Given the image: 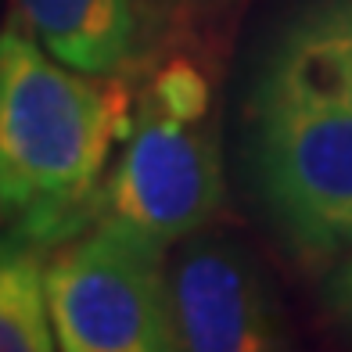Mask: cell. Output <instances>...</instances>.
I'll list each match as a JSON object with an SVG mask.
<instances>
[{
  "label": "cell",
  "mask_w": 352,
  "mask_h": 352,
  "mask_svg": "<svg viewBox=\"0 0 352 352\" xmlns=\"http://www.w3.org/2000/svg\"><path fill=\"white\" fill-rule=\"evenodd\" d=\"M320 324L334 338L342 352H352V248L334 263L327 274H320Z\"/></svg>",
  "instance_id": "obj_10"
},
{
  "label": "cell",
  "mask_w": 352,
  "mask_h": 352,
  "mask_svg": "<svg viewBox=\"0 0 352 352\" xmlns=\"http://www.w3.org/2000/svg\"><path fill=\"white\" fill-rule=\"evenodd\" d=\"M137 76L61 65L22 29L0 36L4 241L51 252L98 219V198L133 126Z\"/></svg>",
  "instance_id": "obj_1"
},
{
  "label": "cell",
  "mask_w": 352,
  "mask_h": 352,
  "mask_svg": "<svg viewBox=\"0 0 352 352\" xmlns=\"http://www.w3.org/2000/svg\"><path fill=\"white\" fill-rule=\"evenodd\" d=\"M61 352H184L169 248L108 219L47 252Z\"/></svg>",
  "instance_id": "obj_4"
},
{
  "label": "cell",
  "mask_w": 352,
  "mask_h": 352,
  "mask_svg": "<svg viewBox=\"0 0 352 352\" xmlns=\"http://www.w3.org/2000/svg\"><path fill=\"white\" fill-rule=\"evenodd\" d=\"M248 0H201V29H209L212 36H223V33H230L234 22H237V14L245 11Z\"/></svg>",
  "instance_id": "obj_11"
},
{
  "label": "cell",
  "mask_w": 352,
  "mask_h": 352,
  "mask_svg": "<svg viewBox=\"0 0 352 352\" xmlns=\"http://www.w3.org/2000/svg\"><path fill=\"white\" fill-rule=\"evenodd\" d=\"M227 209L212 79L187 51L137 72L133 126L98 198V219L176 248Z\"/></svg>",
  "instance_id": "obj_3"
},
{
  "label": "cell",
  "mask_w": 352,
  "mask_h": 352,
  "mask_svg": "<svg viewBox=\"0 0 352 352\" xmlns=\"http://www.w3.org/2000/svg\"><path fill=\"white\" fill-rule=\"evenodd\" d=\"M245 162L270 234L306 274L352 248V90L292 29L241 108Z\"/></svg>",
  "instance_id": "obj_2"
},
{
  "label": "cell",
  "mask_w": 352,
  "mask_h": 352,
  "mask_svg": "<svg viewBox=\"0 0 352 352\" xmlns=\"http://www.w3.org/2000/svg\"><path fill=\"white\" fill-rule=\"evenodd\" d=\"M352 90V0H309L287 25Z\"/></svg>",
  "instance_id": "obj_8"
},
{
  "label": "cell",
  "mask_w": 352,
  "mask_h": 352,
  "mask_svg": "<svg viewBox=\"0 0 352 352\" xmlns=\"http://www.w3.org/2000/svg\"><path fill=\"white\" fill-rule=\"evenodd\" d=\"M8 25L69 69L137 76L148 65L133 0H8Z\"/></svg>",
  "instance_id": "obj_6"
},
{
  "label": "cell",
  "mask_w": 352,
  "mask_h": 352,
  "mask_svg": "<svg viewBox=\"0 0 352 352\" xmlns=\"http://www.w3.org/2000/svg\"><path fill=\"white\" fill-rule=\"evenodd\" d=\"M173 295L184 352H295L274 280L234 234L176 245Z\"/></svg>",
  "instance_id": "obj_5"
},
{
  "label": "cell",
  "mask_w": 352,
  "mask_h": 352,
  "mask_svg": "<svg viewBox=\"0 0 352 352\" xmlns=\"http://www.w3.org/2000/svg\"><path fill=\"white\" fill-rule=\"evenodd\" d=\"M133 4L148 65L155 58L176 51L190 36V29H198L201 22V0H133Z\"/></svg>",
  "instance_id": "obj_9"
},
{
  "label": "cell",
  "mask_w": 352,
  "mask_h": 352,
  "mask_svg": "<svg viewBox=\"0 0 352 352\" xmlns=\"http://www.w3.org/2000/svg\"><path fill=\"white\" fill-rule=\"evenodd\" d=\"M0 352H61L47 295V252L11 241L0 255Z\"/></svg>",
  "instance_id": "obj_7"
}]
</instances>
